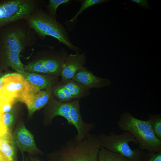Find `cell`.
<instances>
[{
    "mask_svg": "<svg viewBox=\"0 0 161 161\" xmlns=\"http://www.w3.org/2000/svg\"><path fill=\"white\" fill-rule=\"evenodd\" d=\"M37 41V35L25 19L11 23L0 29V68L10 67L17 72L25 71L20 54Z\"/></svg>",
    "mask_w": 161,
    "mask_h": 161,
    "instance_id": "obj_1",
    "label": "cell"
},
{
    "mask_svg": "<svg viewBox=\"0 0 161 161\" xmlns=\"http://www.w3.org/2000/svg\"><path fill=\"white\" fill-rule=\"evenodd\" d=\"M100 145L98 135L90 133L78 141L69 139L47 155V161H98Z\"/></svg>",
    "mask_w": 161,
    "mask_h": 161,
    "instance_id": "obj_2",
    "label": "cell"
},
{
    "mask_svg": "<svg viewBox=\"0 0 161 161\" xmlns=\"http://www.w3.org/2000/svg\"><path fill=\"white\" fill-rule=\"evenodd\" d=\"M25 20L29 27L41 39L43 40L47 36H51L75 53L80 52V49L70 41L66 28L43 8L35 11Z\"/></svg>",
    "mask_w": 161,
    "mask_h": 161,
    "instance_id": "obj_3",
    "label": "cell"
},
{
    "mask_svg": "<svg viewBox=\"0 0 161 161\" xmlns=\"http://www.w3.org/2000/svg\"><path fill=\"white\" fill-rule=\"evenodd\" d=\"M117 124L120 129L130 133L140 149L156 153L161 151V140L155 135L148 120L137 118L126 111L121 114Z\"/></svg>",
    "mask_w": 161,
    "mask_h": 161,
    "instance_id": "obj_4",
    "label": "cell"
},
{
    "mask_svg": "<svg viewBox=\"0 0 161 161\" xmlns=\"http://www.w3.org/2000/svg\"><path fill=\"white\" fill-rule=\"evenodd\" d=\"M100 147L111 152L118 154L131 161H145V152L139 148L132 149L129 144L133 142L137 144L134 137L128 131L120 134L113 131L109 134L101 133L98 135Z\"/></svg>",
    "mask_w": 161,
    "mask_h": 161,
    "instance_id": "obj_5",
    "label": "cell"
},
{
    "mask_svg": "<svg viewBox=\"0 0 161 161\" xmlns=\"http://www.w3.org/2000/svg\"><path fill=\"white\" fill-rule=\"evenodd\" d=\"M45 2L42 0H0V29L26 19L35 10L43 8Z\"/></svg>",
    "mask_w": 161,
    "mask_h": 161,
    "instance_id": "obj_6",
    "label": "cell"
},
{
    "mask_svg": "<svg viewBox=\"0 0 161 161\" xmlns=\"http://www.w3.org/2000/svg\"><path fill=\"white\" fill-rule=\"evenodd\" d=\"M42 50L30 62L38 65L44 70L45 74L58 76L60 75L62 66L68 54L63 48L54 50L53 47Z\"/></svg>",
    "mask_w": 161,
    "mask_h": 161,
    "instance_id": "obj_7",
    "label": "cell"
},
{
    "mask_svg": "<svg viewBox=\"0 0 161 161\" xmlns=\"http://www.w3.org/2000/svg\"><path fill=\"white\" fill-rule=\"evenodd\" d=\"M52 88L41 90L26 81L24 88L18 99L26 105L29 116L46 106L51 97Z\"/></svg>",
    "mask_w": 161,
    "mask_h": 161,
    "instance_id": "obj_8",
    "label": "cell"
},
{
    "mask_svg": "<svg viewBox=\"0 0 161 161\" xmlns=\"http://www.w3.org/2000/svg\"><path fill=\"white\" fill-rule=\"evenodd\" d=\"M26 82L22 74L17 72L10 73L6 76L0 86V104H14L18 102Z\"/></svg>",
    "mask_w": 161,
    "mask_h": 161,
    "instance_id": "obj_9",
    "label": "cell"
},
{
    "mask_svg": "<svg viewBox=\"0 0 161 161\" xmlns=\"http://www.w3.org/2000/svg\"><path fill=\"white\" fill-rule=\"evenodd\" d=\"M90 94L89 90L86 89L72 80H61L53 86L52 95L62 102H68L85 98Z\"/></svg>",
    "mask_w": 161,
    "mask_h": 161,
    "instance_id": "obj_10",
    "label": "cell"
},
{
    "mask_svg": "<svg viewBox=\"0 0 161 161\" xmlns=\"http://www.w3.org/2000/svg\"><path fill=\"white\" fill-rule=\"evenodd\" d=\"M12 134L16 144L22 154L23 161L24 151L30 154L43 153L38 148L33 135L26 129L23 123L17 126Z\"/></svg>",
    "mask_w": 161,
    "mask_h": 161,
    "instance_id": "obj_11",
    "label": "cell"
},
{
    "mask_svg": "<svg viewBox=\"0 0 161 161\" xmlns=\"http://www.w3.org/2000/svg\"><path fill=\"white\" fill-rule=\"evenodd\" d=\"M70 101L62 102L52 96L44 111L45 124L49 125L55 117L60 116L66 120L69 125H72Z\"/></svg>",
    "mask_w": 161,
    "mask_h": 161,
    "instance_id": "obj_12",
    "label": "cell"
},
{
    "mask_svg": "<svg viewBox=\"0 0 161 161\" xmlns=\"http://www.w3.org/2000/svg\"><path fill=\"white\" fill-rule=\"evenodd\" d=\"M86 60L84 52L68 55L62 66L60 75L61 80H72L76 72L84 67Z\"/></svg>",
    "mask_w": 161,
    "mask_h": 161,
    "instance_id": "obj_13",
    "label": "cell"
},
{
    "mask_svg": "<svg viewBox=\"0 0 161 161\" xmlns=\"http://www.w3.org/2000/svg\"><path fill=\"white\" fill-rule=\"evenodd\" d=\"M72 80L88 90L93 88L104 87L111 83L109 79L97 76L85 67L78 70Z\"/></svg>",
    "mask_w": 161,
    "mask_h": 161,
    "instance_id": "obj_14",
    "label": "cell"
},
{
    "mask_svg": "<svg viewBox=\"0 0 161 161\" xmlns=\"http://www.w3.org/2000/svg\"><path fill=\"white\" fill-rule=\"evenodd\" d=\"M21 74L25 80L41 90L52 88L58 82L57 76L43 75L26 71Z\"/></svg>",
    "mask_w": 161,
    "mask_h": 161,
    "instance_id": "obj_15",
    "label": "cell"
},
{
    "mask_svg": "<svg viewBox=\"0 0 161 161\" xmlns=\"http://www.w3.org/2000/svg\"><path fill=\"white\" fill-rule=\"evenodd\" d=\"M16 145L13 134L9 131L0 140V151L9 161L16 160Z\"/></svg>",
    "mask_w": 161,
    "mask_h": 161,
    "instance_id": "obj_16",
    "label": "cell"
},
{
    "mask_svg": "<svg viewBox=\"0 0 161 161\" xmlns=\"http://www.w3.org/2000/svg\"><path fill=\"white\" fill-rule=\"evenodd\" d=\"M98 161H131L120 154L110 151L100 147L99 152Z\"/></svg>",
    "mask_w": 161,
    "mask_h": 161,
    "instance_id": "obj_17",
    "label": "cell"
},
{
    "mask_svg": "<svg viewBox=\"0 0 161 161\" xmlns=\"http://www.w3.org/2000/svg\"><path fill=\"white\" fill-rule=\"evenodd\" d=\"M148 120L149 121L153 132L159 139L161 140V116L160 113L150 114Z\"/></svg>",
    "mask_w": 161,
    "mask_h": 161,
    "instance_id": "obj_18",
    "label": "cell"
},
{
    "mask_svg": "<svg viewBox=\"0 0 161 161\" xmlns=\"http://www.w3.org/2000/svg\"><path fill=\"white\" fill-rule=\"evenodd\" d=\"M69 0H49L47 5V12L52 17L57 19V10L58 7L62 4L68 3Z\"/></svg>",
    "mask_w": 161,
    "mask_h": 161,
    "instance_id": "obj_19",
    "label": "cell"
},
{
    "mask_svg": "<svg viewBox=\"0 0 161 161\" xmlns=\"http://www.w3.org/2000/svg\"><path fill=\"white\" fill-rule=\"evenodd\" d=\"M106 0H84L81 1V5L78 11L75 16L68 21L70 23L74 21L78 16L85 10L96 4H100L106 2Z\"/></svg>",
    "mask_w": 161,
    "mask_h": 161,
    "instance_id": "obj_20",
    "label": "cell"
},
{
    "mask_svg": "<svg viewBox=\"0 0 161 161\" xmlns=\"http://www.w3.org/2000/svg\"><path fill=\"white\" fill-rule=\"evenodd\" d=\"M15 119V112L13 109L10 112L4 113L3 115V122L4 124L8 130L11 131Z\"/></svg>",
    "mask_w": 161,
    "mask_h": 161,
    "instance_id": "obj_21",
    "label": "cell"
},
{
    "mask_svg": "<svg viewBox=\"0 0 161 161\" xmlns=\"http://www.w3.org/2000/svg\"><path fill=\"white\" fill-rule=\"evenodd\" d=\"M145 161H161V151L158 152H145Z\"/></svg>",
    "mask_w": 161,
    "mask_h": 161,
    "instance_id": "obj_22",
    "label": "cell"
},
{
    "mask_svg": "<svg viewBox=\"0 0 161 161\" xmlns=\"http://www.w3.org/2000/svg\"><path fill=\"white\" fill-rule=\"evenodd\" d=\"M3 113L0 111V140L8 131L3 123Z\"/></svg>",
    "mask_w": 161,
    "mask_h": 161,
    "instance_id": "obj_23",
    "label": "cell"
},
{
    "mask_svg": "<svg viewBox=\"0 0 161 161\" xmlns=\"http://www.w3.org/2000/svg\"><path fill=\"white\" fill-rule=\"evenodd\" d=\"M131 1L134 2L141 7L147 9H150V6H149L148 1L146 0H131Z\"/></svg>",
    "mask_w": 161,
    "mask_h": 161,
    "instance_id": "obj_24",
    "label": "cell"
},
{
    "mask_svg": "<svg viewBox=\"0 0 161 161\" xmlns=\"http://www.w3.org/2000/svg\"><path fill=\"white\" fill-rule=\"evenodd\" d=\"M10 73H3L1 74L0 75V86L3 79L6 76L8 75Z\"/></svg>",
    "mask_w": 161,
    "mask_h": 161,
    "instance_id": "obj_25",
    "label": "cell"
},
{
    "mask_svg": "<svg viewBox=\"0 0 161 161\" xmlns=\"http://www.w3.org/2000/svg\"><path fill=\"white\" fill-rule=\"evenodd\" d=\"M0 161H9L0 151Z\"/></svg>",
    "mask_w": 161,
    "mask_h": 161,
    "instance_id": "obj_26",
    "label": "cell"
},
{
    "mask_svg": "<svg viewBox=\"0 0 161 161\" xmlns=\"http://www.w3.org/2000/svg\"><path fill=\"white\" fill-rule=\"evenodd\" d=\"M30 160H27L26 161H41L36 158L33 157H29Z\"/></svg>",
    "mask_w": 161,
    "mask_h": 161,
    "instance_id": "obj_27",
    "label": "cell"
},
{
    "mask_svg": "<svg viewBox=\"0 0 161 161\" xmlns=\"http://www.w3.org/2000/svg\"><path fill=\"white\" fill-rule=\"evenodd\" d=\"M1 71V70L0 68V75L1 74L0 73Z\"/></svg>",
    "mask_w": 161,
    "mask_h": 161,
    "instance_id": "obj_28",
    "label": "cell"
},
{
    "mask_svg": "<svg viewBox=\"0 0 161 161\" xmlns=\"http://www.w3.org/2000/svg\"><path fill=\"white\" fill-rule=\"evenodd\" d=\"M16 161V160H14V161Z\"/></svg>",
    "mask_w": 161,
    "mask_h": 161,
    "instance_id": "obj_29",
    "label": "cell"
}]
</instances>
